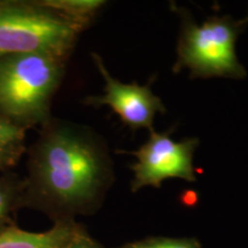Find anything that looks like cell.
<instances>
[{
    "label": "cell",
    "mask_w": 248,
    "mask_h": 248,
    "mask_svg": "<svg viewBox=\"0 0 248 248\" xmlns=\"http://www.w3.org/2000/svg\"><path fill=\"white\" fill-rule=\"evenodd\" d=\"M198 145L197 138L176 141L168 132L151 131L150 138L138 150L124 152L137 159L130 167L133 171L131 191H139L145 186L160 188L162 182L169 178L197 181L193 156Z\"/></svg>",
    "instance_id": "obj_5"
},
{
    "label": "cell",
    "mask_w": 248,
    "mask_h": 248,
    "mask_svg": "<svg viewBox=\"0 0 248 248\" xmlns=\"http://www.w3.org/2000/svg\"><path fill=\"white\" fill-rule=\"evenodd\" d=\"M91 57L105 80V93L101 95H89L83 102L92 107L108 106L130 129L153 131V121L156 113H166L167 109L162 100L152 92L151 85L120 82L108 73L100 55L91 53Z\"/></svg>",
    "instance_id": "obj_6"
},
{
    "label": "cell",
    "mask_w": 248,
    "mask_h": 248,
    "mask_svg": "<svg viewBox=\"0 0 248 248\" xmlns=\"http://www.w3.org/2000/svg\"><path fill=\"white\" fill-rule=\"evenodd\" d=\"M26 131L0 115V171L14 167L21 159L26 150Z\"/></svg>",
    "instance_id": "obj_8"
},
{
    "label": "cell",
    "mask_w": 248,
    "mask_h": 248,
    "mask_svg": "<svg viewBox=\"0 0 248 248\" xmlns=\"http://www.w3.org/2000/svg\"><path fill=\"white\" fill-rule=\"evenodd\" d=\"M22 181L16 176L7 175L0 177V233L13 226L12 215L20 208Z\"/></svg>",
    "instance_id": "obj_10"
},
{
    "label": "cell",
    "mask_w": 248,
    "mask_h": 248,
    "mask_svg": "<svg viewBox=\"0 0 248 248\" xmlns=\"http://www.w3.org/2000/svg\"><path fill=\"white\" fill-rule=\"evenodd\" d=\"M80 224L74 221L55 222L45 232H29L11 226L0 233V248H66Z\"/></svg>",
    "instance_id": "obj_7"
},
{
    "label": "cell",
    "mask_w": 248,
    "mask_h": 248,
    "mask_svg": "<svg viewBox=\"0 0 248 248\" xmlns=\"http://www.w3.org/2000/svg\"><path fill=\"white\" fill-rule=\"evenodd\" d=\"M66 248H102L97 241L90 235L82 225L79 226L78 230L74 234Z\"/></svg>",
    "instance_id": "obj_12"
},
{
    "label": "cell",
    "mask_w": 248,
    "mask_h": 248,
    "mask_svg": "<svg viewBox=\"0 0 248 248\" xmlns=\"http://www.w3.org/2000/svg\"><path fill=\"white\" fill-rule=\"evenodd\" d=\"M83 30L40 1L0 0V58L45 53L68 59Z\"/></svg>",
    "instance_id": "obj_3"
},
{
    "label": "cell",
    "mask_w": 248,
    "mask_h": 248,
    "mask_svg": "<svg viewBox=\"0 0 248 248\" xmlns=\"http://www.w3.org/2000/svg\"><path fill=\"white\" fill-rule=\"evenodd\" d=\"M43 5L53 9L85 29L106 2L102 0H42Z\"/></svg>",
    "instance_id": "obj_9"
},
{
    "label": "cell",
    "mask_w": 248,
    "mask_h": 248,
    "mask_svg": "<svg viewBox=\"0 0 248 248\" xmlns=\"http://www.w3.org/2000/svg\"><path fill=\"white\" fill-rule=\"evenodd\" d=\"M181 15V33L177 43V60L173 71L190 70L192 78L241 79L246 70L235 54L238 36L248 23L234 21L230 16H210L201 24L194 22L191 15L176 8Z\"/></svg>",
    "instance_id": "obj_4"
},
{
    "label": "cell",
    "mask_w": 248,
    "mask_h": 248,
    "mask_svg": "<svg viewBox=\"0 0 248 248\" xmlns=\"http://www.w3.org/2000/svg\"><path fill=\"white\" fill-rule=\"evenodd\" d=\"M124 248H201L195 239H170V238H152L126 245Z\"/></svg>",
    "instance_id": "obj_11"
},
{
    "label": "cell",
    "mask_w": 248,
    "mask_h": 248,
    "mask_svg": "<svg viewBox=\"0 0 248 248\" xmlns=\"http://www.w3.org/2000/svg\"><path fill=\"white\" fill-rule=\"evenodd\" d=\"M114 182L113 162L101 137L88 126L49 120L30 152L20 208L74 221L100 204Z\"/></svg>",
    "instance_id": "obj_1"
},
{
    "label": "cell",
    "mask_w": 248,
    "mask_h": 248,
    "mask_svg": "<svg viewBox=\"0 0 248 248\" xmlns=\"http://www.w3.org/2000/svg\"><path fill=\"white\" fill-rule=\"evenodd\" d=\"M66 60L45 53L0 58V115L26 129L48 122Z\"/></svg>",
    "instance_id": "obj_2"
}]
</instances>
